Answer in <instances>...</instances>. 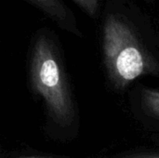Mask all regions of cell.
<instances>
[{
	"label": "cell",
	"mask_w": 159,
	"mask_h": 158,
	"mask_svg": "<svg viewBox=\"0 0 159 158\" xmlns=\"http://www.w3.org/2000/svg\"><path fill=\"white\" fill-rule=\"evenodd\" d=\"M104 64L112 84L123 89L134 80L159 73L156 59L141 43L131 26L122 18L109 15L103 24Z\"/></svg>",
	"instance_id": "obj_1"
},
{
	"label": "cell",
	"mask_w": 159,
	"mask_h": 158,
	"mask_svg": "<svg viewBox=\"0 0 159 158\" xmlns=\"http://www.w3.org/2000/svg\"><path fill=\"white\" fill-rule=\"evenodd\" d=\"M31 83L51 118L61 126H69L75 113L68 81L53 44L46 35L39 36L34 46Z\"/></svg>",
	"instance_id": "obj_2"
},
{
	"label": "cell",
	"mask_w": 159,
	"mask_h": 158,
	"mask_svg": "<svg viewBox=\"0 0 159 158\" xmlns=\"http://www.w3.org/2000/svg\"><path fill=\"white\" fill-rule=\"evenodd\" d=\"M45 13L57 20L65 21L68 19V12L61 0H29Z\"/></svg>",
	"instance_id": "obj_3"
},
{
	"label": "cell",
	"mask_w": 159,
	"mask_h": 158,
	"mask_svg": "<svg viewBox=\"0 0 159 158\" xmlns=\"http://www.w3.org/2000/svg\"><path fill=\"white\" fill-rule=\"evenodd\" d=\"M142 100L146 110L159 119V90L151 88L143 89Z\"/></svg>",
	"instance_id": "obj_4"
},
{
	"label": "cell",
	"mask_w": 159,
	"mask_h": 158,
	"mask_svg": "<svg viewBox=\"0 0 159 158\" xmlns=\"http://www.w3.org/2000/svg\"><path fill=\"white\" fill-rule=\"evenodd\" d=\"M89 16H94L98 10L99 0H73Z\"/></svg>",
	"instance_id": "obj_5"
},
{
	"label": "cell",
	"mask_w": 159,
	"mask_h": 158,
	"mask_svg": "<svg viewBox=\"0 0 159 158\" xmlns=\"http://www.w3.org/2000/svg\"><path fill=\"white\" fill-rule=\"evenodd\" d=\"M129 158H159V153H149V154H143L139 156H134Z\"/></svg>",
	"instance_id": "obj_6"
},
{
	"label": "cell",
	"mask_w": 159,
	"mask_h": 158,
	"mask_svg": "<svg viewBox=\"0 0 159 158\" xmlns=\"http://www.w3.org/2000/svg\"><path fill=\"white\" fill-rule=\"evenodd\" d=\"M24 158H57V157H48V156H31V157H24Z\"/></svg>",
	"instance_id": "obj_7"
}]
</instances>
